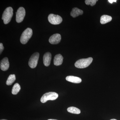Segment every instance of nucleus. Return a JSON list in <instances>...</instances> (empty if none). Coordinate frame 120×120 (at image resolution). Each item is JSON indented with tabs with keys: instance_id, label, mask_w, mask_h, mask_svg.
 <instances>
[{
	"instance_id": "obj_2",
	"label": "nucleus",
	"mask_w": 120,
	"mask_h": 120,
	"mask_svg": "<svg viewBox=\"0 0 120 120\" xmlns=\"http://www.w3.org/2000/svg\"><path fill=\"white\" fill-rule=\"evenodd\" d=\"M13 15V8L9 7L6 8L2 14V19L5 24L8 23L11 21Z\"/></svg>"
},
{
	"instance_id": "obj_17",
	"label": "nucleus",
	"mask_w": 120,
	"mask_h": 120,
	"mask_svg": "<svg viewBox=\"0 0 120 120\" xmlns=\"http://www.w3.org/2000/svg\"><path fill=\"white\" fill-rule=\"evenodd\" d=\"M67 110L68 112L71 113L75 114H79L81 112L80 110L75 107H68L67 109Z\"/></svg>"
},
{
	"instance_id": "obj_12",
	"label": "nucleus",
	"mask_w": 120,
	"mask_h": 120,
	"mask_svg": "<svg viewBox=\"0 0 120 120\" xmlns=\"http://www.w3.org/2000/svg\"><path fill=\"white\" fill-rule=\"evenodd\" d=\"M63 58L61 54H58L55 56L54 59V64L56 66H59L62 64L63 61Z\"/></svg>"
},
{
	"instance_id": "obj_5",
	"label": "nucleus",
	"mask_w": 120,
	"mask_h": 120,
	"mask_svg": "<svg viewBox=\"0 0 120 120\" xmlns=\"http://www.w3.org/2000/svg\"><path fill=\"white\" fill-rule=\"evenodd\" d=\"M39 54L38 52H35L30 57L28 62V65L31 68H36L38 64Z\"/></svg>"
},
{
	"instance_id": "obj_6",
	"label": "nucleus",
	"mask_w": 120,
	"mask_h": 120,
	"mask_svg": "<svg viewBox=\"0 0 120 120\" xmlns=\"http://www.w3.org/2000/svg\"><path fill=\"white\" fill-rule=\"evenodd\" d=\"M49 22L52 24L57 25L61 23L62 21V17L58 15L50 14L48 17Z\"/></svg>"
},
{
	"instance_id": "obj_9",
	"label": "nucleus",
	"mask_w": 120,
	"mask_h": 120,
	"mask_svg": "<svg viewBox=\"0 0 120 120\" xmlns=\"http://www.w3.org/2000/svg\"><path fill=\"white\" fill-rule=\"evenodd\" d=\"M0 67L2 71H5L8 69L9 67L8 58L5 57L1 61Z\"/></svg>"
},
{
	"instance_id": "obj_4",
	"label": "nucleus",
	"mask_w": 120,
	"mask_h": 120,
	"mask_svg": "<svg viewBox=\"0 0 120 120\" xmlns=\"http://www.w3.org/2000/svg\"><path fill=\"white\" fill-rule=\"evenodd\" d=\"M58 95L55 92H49L45 93L41 98V101L42 103H45L48 101H53L58 98Z\"/></svg>"
},
{
	"instance_id": "obj_10",
	"label": "nucleus",
	"mask_w": 120,
	"mask_h": 120,
	"mask_svg": "<svg viewBox=\"0 0 120 120\" xmlns=\"http://www.w3.org/2000/svg\"><path fill=\"white\" fill-rule=\"evenodd\" d=\"M52 59V54L49 52H47L44 54L43 57V62L44 65L48 67L50 64Z\"/></svg>"
},
{
	"instance_id": "obj_3",
	"label": "nucleus",
	"mask_w": 120,
	"mask_h": 120,
	"mask_svg": "<svg viewBox=\"0 0 120 120\" xmlns=\"http://www.w3.org/2000/svg\"><path fill=\"white\" fill-rule=\"evenodd\" d=\"M33 31L31 28H27L24 31L20 38V41L22 44H26L32 37Z\"/></svg>"
},
{
	"instance_id": "obj_1",
	"label": "nucleus",
	"mask_w": 120,
	"mask_h": 120,
	"mask_svg": "<svg viewBox=\"0 0 120 120\" xmlns=\"http://www.w3.org/2000/svg\"><path fill=\"white\" fill-rule=\"evenodd\" d=\"M93 58L89 57L87 58H83L78 60L75 64V67L77 68H83L88 67L92 63Z\"/></svg>"
},
{
	"instance_id": "obj_7",
	"label": "nucleus",
	"mask_w": 120,
	"mask_h": 120,
	"mask_svg": "<svg viewBox=\"0 0 120 120\" xmlns=\"http://www.w3.org/2000/svg\"><path fill=\"white\" fill-rule=\"evenodd\" d=\"M16 20L17 23L22 22L26 15V11L23 7H20L18 9L16 13Z\"/></svg>"
},
{
	"instance_id": "obj_15",
	"label": "nucleus",
	"mask_w": 120,
	"mask_h": 120,
	"mask_svg": "<svg viewBox=\"0 0 120 120\" xmlns=\"http://www.w3.org/2000/svg\"><path fill=\"white\" fill-rule=\"evenodd\" d=\"M21 89L20 86L18 83L15 84L13 86L12 90V94L13 95H16L18 94Z\"/></svg>"
},
{
	"instance_id": "obj_20",
	"label": "nucleus",
	"mask_w": 120,
	"mask_h": 120,
	"mask_svg": "<svg viewBox=\"0 0 120 120\" xmlns=\"http://www.w3.org/2000/svg\"><path fill=\"white\" fill-rule=\"evenodd\" d=\"M117 0H109L108 1L110 3V4H112L113 2H116Z\"/></svg>"
},
{
	"instance_id": "obj_8",
	"label": "nucleus",
	"mask_w": 120,
	"mask_h": 120,
	"mask_svg": "<svg viewBox=\"0 0 120 120\" xmlns=\"http://www.w3.org/2000/svg\"><path fill=\"white\" fill-rule=\"evenodd\" d=\"M61 40V36L58 34H56L52 35L49 38V41L52 45H56L60 43Z\"/></svg>"
},
{
	"instance_id": "obj_16",
	"label": "nucleus",
	"mask_w": 120,
	"mask_h": 120,
	"mask_svg": "<svg viewBox=\"0 0 120 120\" xmlns=\"http://www.w3.org/2000/svg\"><path fill=\"white\" fill-rule=\"evenodd\" d=\"M16 79L15 75H11L8 76L6 82V84L8 86H10L15 82Z\"/></svg>"
},
{
	"instance_id": "obj_14",
	"label": "nucleus",
	"mask_w": 120,
	"mask_h": 120,
	"mask_svg": "<svg viewBox=\"0 0 120 120\" xmlns=\"http://www.w3.org/2000/svg\"><path fill=\"white\" fill-rule=\"evenodd\" d=\"M112 17L108 15H104L101 17L100 22L101 24H105L112 21Z\"/></svg>"
},
{
	"instance_id": "obj_19",
	"label": "nucleus",
	"mask_w": 120,
	"mask_h": 120,
	"mask_svg": "<svg viewBox=\"0 0 120 120\" xmlns=\"http://www.w3.org/2000/svg\"><path fill=\"white\" fill-rule=\"evenodd\" d=\"M4 46H3V44L2 43H0V53H1L4 50Z\"/></svg>"
},
{
	"instance_id": "obj_18",
	"label": "nucleus",
	"mask_w": 120,
	"mask_h": 120,
	"mask_svg": "<svg viewBox=\"0 0 120 120\" xmlns=\"http://www.w3.org/2000/svg\"><path fill=\"white\" fill-rule=\"evenodd\" d=\"M98 0H86L85 2L86 4L87 5H90L91 6L94 5L96 2L98 1Z\"/></svg>"
},
{
	"instance_id": "obj_21",
	"label": "nucleus",
	"mask_w": 120,
	"mask_h": 120,
	"mask_svg": "<svg viewBox=\"0 0 120 120\" xmlns=\"http://www.w3.org/2000/svg\"><path fill=\"white\" fill-rule=\"evenodd\" d=\"M48 120H54V119H49Z\"/></svg>"
},
{
	"instance_id": "obj_11",
	"label": "nucleus",
	"mask_w": 120,
	"mask_h": 120,
	"mask_svg": "<svg viewBox=\"0 0 120 120\" xmlns=\"http://www.w3.org/2000/svg\"><path fill=\"white\" fill-rule=\"evenodd\" d=\"M67 81L75 83H79L82 82V80L79 77L73 76H68L66 78Z\"/></svg>"
},
{
	"instance_id": "obj_23",
	"label": "nucleus",
	"mask_w": 120,
	"mask_h": 120,
	"mask_svg": "<svg viewBox=\"0 0 120 120\" xmlns=\"http://www.w3.org/2000/svg\"></svg>"
},
{
	"instance_id": "obj_13",
	"label": "nucleus",
	"mask_w": 120,
	"mask_h": 120,
	"mask_svg": "<svg viewBox=\"0 0 120 120\" xmlns=\"http://www.w3.org/2000/svg\"><path fill=\"white\" fill-rule=\"evenodd\" d=\"M83 14V11L77 8H74L71 12V15L73 18L79 16V15H82Z\"/></svg>"
},
{
	"instance_id": "obj_22",
	"label": "nucleus",
	"mask_w": 120,
	"mask_h": 120,
	"mask_svg": "<svg viewBox=\"0 0 120 120\" xmlns=\"http://www.w3.org/2000/svg\"><path fill=\"white\" fill-rule=\"evenodd\" d=\"M116 120V119H112V120Z\"/></svg>"
}]
</instances>
